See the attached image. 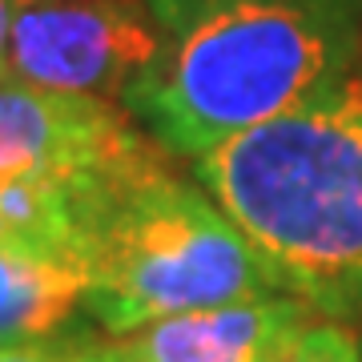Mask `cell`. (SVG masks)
I'll list each match as a JSON object with an SVG mask.
<instances>
[{"instance_id":"5","label":"cell","mask_w":362,"mask_h":362,"mask_svg":"<svg viewBox=\"0 0 362 362\" xmlns=\"http://www.w3.org/2000/svg\"><path fill=\"white\" fill-rule=\"evenodd\" d=\"M133 137L137 129L125 113L101 97L0 77V189L77 177L121 153Z\"/></svg>"},{"instance_id":"2","label":"cell","mask_w":362,"mask_h":362,"mask_svg":"<svg viewBox=\"0 0 362 362\" xmlns=\"http://www.w3.org/2000/svg\"><path fill=\"white\" fill-rule=\"evenodd\" d=\"M161 33L121 101L177 157L258 129L358 69L362 21L330 0H145Z\"/></svg>"},{"instance_id":"3","label":"cell","mask_w":362,"mask_h":362,"mask_svg":"<svg viewBox=\"0 0 362 362\" xmlns=\"http://www.w3.org/2000/svg\"><path fill=\"white\" fill-rule=\"evenodd\" d=\"M197 181L282 294L326 318H362V69L197 157Z\"/></svg>"},{"instance_id":"7","label":"cell","mask_w":362,"mask_h":362,"mask_svg":"<svg viewBox=\"0 0 362 362\" xmlns=\"http://www.w3.org/2000/svg\"><path fill=\"white\" fill-rule=\"evenodd\" d=\"M85 298V278L52 254L0 242V346L52 338Z\"/></svg>"},{"instance_id":"1","label":"cell","mask_w":362,"mask_h":362,"mask_svg":"<svg viewBox=\"0 0 362 362\" xmlns=\"http://www.w3.org/2000/svg\"><path fill=\"white\" fill-rule=\"evenodd\" d=\"M52 185L65 250L85 278L81 306L105 334L282 294L226 209L181 181L141 133L109 161Z\"/></svg>"},{"instance_id":"11","label":"cell","mask_w":362,"mask_h":362,"mask_svg":"<svg viewBox=\"0 0 362 362\" xmlns=\"http://www.w3.org/2000/svg\"><path fill=\"white\" fill-rule=\"evenodd\" d=\"M334 8H342V13H350L354 21H362V0H330Z\"/></svg>"},{"instance_id":"14","label":"cell","mask_w":362,"mask_h":362,"mask_svg":"<svg viewBox=\"0 0 362 362\" xmlns=\"http://www.w3.org/2000/svg\"><path fill=\"white\" fill-rule=\"evenodd\" d=\"M358 346H362V338H358Z\"/></svg>"},{"instance_id":"10","label":"cell","mask_w":362,"mask_h":362,"mask_svg":"<svg viewBox=\"0 0 362 362\" xmlns=\"http://www.w3.org/2000/svg\"><path fill=\"white\" fill-rule=\"evenodd\" d=\"M25 0H0V77H13L8 73V45H13V21L21 13Z\"/></svg>"},{"instance_id":"9","label":"cell","mask_w":362,"mask_h":362,"mask_svg":"<svg viewBox=\"0 0 362 362\" xmlns=\"http://www.w3.org/2000/svg\"><path fill=\"white\" fill-rule=\"evenodd\" d=\"M0 362H81V334L40 338L25 346H0Z\"/></svg>"},{"instance_id":"12","label":"cell","mask_w":362,"mask_h":362,"mask_svg":"<svg viewBox=\"0 0 362 362\" xmlns=\"http://www.w3.org/2000/svg\"><path fill=\"white\" fill-rule=\"evenodd\" d=\"M0 242H8V238H4V221H0Z\"/></svg>"},{"instance_id":"13","label":"cell","mask_w":362,"mask_h":362,"mask_svg":"<svg viewBox=\"0 0 362 362\" xmlns=\"http://www.w3.org/2000/svg\"><path fill=\"white\" fill-rule=\"evenodd\" d=\"M81 342H85V334H81Z\"/></svg>"},{"instance_id":"4","label":"cell","mask_w":362,"mask_h":362,"mask_svg":"<svg viewBox=\"0 0 362 362\" xmlns=\"http://www.w3.org/2000/svg\"><path fill=\"white\" fill-rule=\"evenodd\" d=\"M161 49L145 0H25L8 73L52 93L121 101Z\"/></svg>"},{"instance_id":"6","label":"cell","mask_w":362,"mask_h":362,"mask_svg":"<svg viewBox=\"0 0 362 362\" xmlns=\"http://www.w3.org/2000/svg\"><path fill=\"white\" fill-rule=\"evenodd\" d=\"M314 318L290 294L149 322L133 334H85L81 362H270Z\"/></svg>"},{"instance_id":"8","label":"cell","mask_w":362,"mask_h":362,"mask_svg":"<svg viewBox=\"0 0 362 362\" xmlns=\"http://www.w3.org/2000/svg\"><path fill=\"white\" fill-rule=\"evenodd\" d=\"M270 362H362L358 338L342 322H306Z\"/></svg>"}]
</instances>
